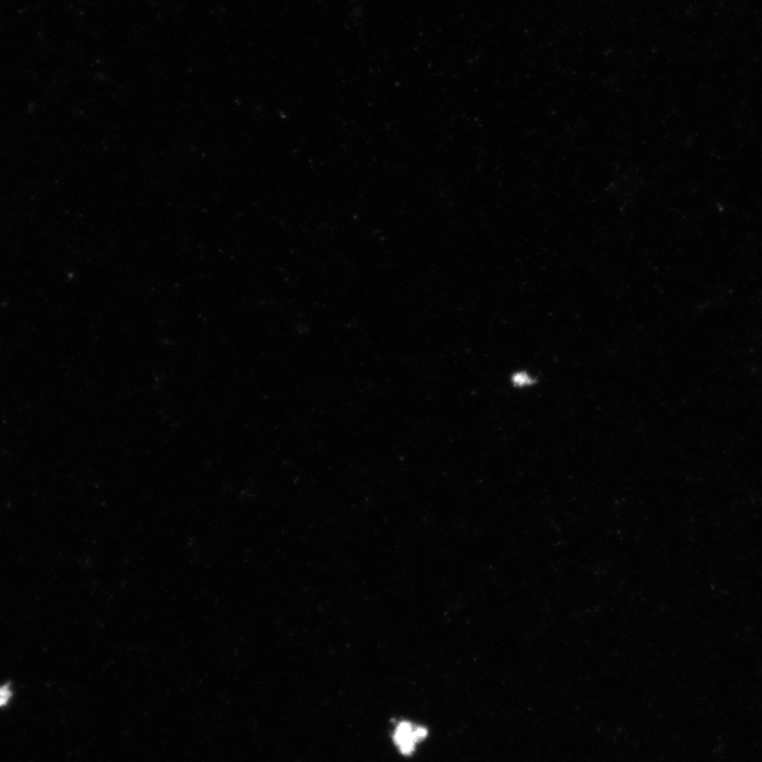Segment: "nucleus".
Returning a JSON list of instances; mask_svg holds the SVG:
<instances>
[{
    "mask_svg": "<svg viewBox=\"0 0 762 762\" xmlns=\"http://www.w3.org/2000/svg\"><path fill=\"white\" fill-rule=\"evenodd\" d=\"M425 736V729L416 728L409 722H402L395 731L394 740L399 750L403 754L409 755L414 751L416 743L424 739Z\"/></svg>",
    "mask_w": 762,
    "mask_h": 762,
    "instance_id": "f257e3e1",
    "label": "nucleus"
},
{
    "mask_svg": "<svg viewBox=\"0 0 762 762\" xmlns=\"http://www.w3.org/2000/svg\"><path fill=\"white\" fill-rule=\"evenodd\" d=\"M11 698L10 688L8 686L0 687V707L6 705Z\"/></svg>",
    "mask_w": 762,
    "mask_h": 762,
    "instance_id": "f03ea898",
    "label": "nucleus"
}]
</instances>
